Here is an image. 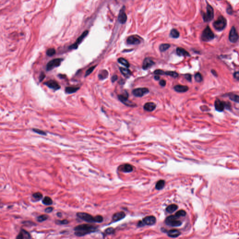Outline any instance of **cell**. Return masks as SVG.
Here are the masks:
<instances>
[{
    "instance_id": "obj_1",
    "label": "cell",
    "mask_w": 239,
    "mask_h": 239,
    "mask_svg": "<svg viewBox=\"0 0 239 239\" xmlns=\"http://www.w3.org/2000/svg\"><path fill=\"white\" fill-rule=\"evenodd\" d=\"M97 229V227L90 224H82L75 227V234L77 236L81 237L86 234L95 232Z\"/></svg>"
},
{
    "instance_id": "obj_2",
    "label": "cell",
    "mask_w": 239,
    "mask_h": 239,
    "mask_svg": "<svg viewBox=\"0 0 239 239\" xmlns=\"http://www.w3.org/2000/svg\"><path fill=\"white\" fill-rule=\"evenodd\" d=\"M227 24V20L222 15H220L218 19L214 21L213 26L218 31H221L225 28Z\"/></svg>"
},
{
    "instance_id": "obj_3",
    "label": "cell",
    "mask_w": 239,
    "mask_h": 239,
    "mask_svg": "<svg viewBox=\"0 0 239 239\" xmlns=\"http://www.w3.org/2000/svg\"><path fill=\"white\" fill-rule=\"evenodd\" d=\"M214 32L209 27V26H207L202 32L201 39L204 42H208L214 39Z\"/></svg>"
},
{
    "instance_id": "obj_4",
    "label": "cell",
    "mask_w": 239,
    "mask_h": 239,
    "mask_svg": "<svg viewBox=\"0 0 239 239\" xmlns=\"http://www.w3.org/2000/svg\"><path fill=\"white\" fill-rule=\"evenodd\" d=\"M214 18V10L213 7L207 4L206 7V12L203 15V18L205 22H208Z\"/></svg>"
},
{
    "instance_id": "obj_5",
    "label": "cell",
    "mask_w": 239,
    "mask_h": 239,
    "mask_svg": "<svg viewBox=\"0 0 239 239\" xmlns=\"http://www.w3.org/2000/svg\"><path fill=\"white\" fill-rule=\"evenodd\" d=\"M165 223L171 227H179L181 225L182 222L178 220V218L175 215H171L168 217L165 220Z\"/></svg>"
},
{
    "instance_id": "obj_6",
    "label": "cell",
    "mask_w": 239,
    "mask_h": 239,
    "mask_svg": "<svg viewBox=\"0 0 239 239\" xmlns=\"http://www.w3.org/2000/svg\"><path fill=\"white\" fill-rule=\"evenodd\" d=\"M63 60V59L60 58L50 60L46 65V69L47 71H50L54 69L55 67L59 66Z\"/></svg>"
},
{
    "instance_id": "obj_7",
    "label": "cell",
    "mask_w": 239,
    "mask_h": 239,
    "mask_svg": "<svg viewBox=\"0 0 239 239\" xmlns=\"http://www.w3.org/2000/svg\"><path fill=\"white\" fill-rule=\"evenodd\" d=\"M77 216L80 219H82L85 221L90 223L95 222V217L92 216L91 215L85 213H78Z\"/></svg>"
},
{
    "instance_id": "obj_8",
    "label": "cell",
    "mask_w": 239,
    "mask_h": 239,
    "mask_svg": "<svg viewBox=\"0 0 239 239\" xmlns=\"http://www.w3.org/2000/svg\"><path fill=\"white\" fill-rule=\"evenodd\" d=\"M88 33V30H85V31L78 38V39L76 40V42L73 44V45H72L69 47V49L72 50V49H76L78 48V45H79L81 43L82 40L85 38V37L87 35Z\"/></svg>"
},
{
    "instance_id": "obj_9",
    "label": "cell",
    "mask_w": 239,
    "mask_h": 239,
    "mask_svg": "<svg viewBox=\"0 0 239 239\" xmlns=\"http://www.w3.org/2000/svg\"><path fill=\"white\" fill-rule=\"evenodd\" d=\"M214 107L216 110L219 112H222L224 110L225 108H228L230 106H228L227 103L222 101L220 100H216L214 102Z\"/></svg>"
},
{
    "instance_id": "obj_10",
    "label": "cell",
    "mask_w": 239,
    "mask_h": 239,
    "mask_svg": "<svg viewBox=\"0 0 239 239\" xmlns=\"http://www.w3.org/2000/svg\"><path fill=\"white\" fill-rule=\"evenodd\" d=\"M149 92V90L147 88H138L134 89L132 91V94L135 96L142 97Z\"/></svg>"
},
{
    "instance_id": "obj_11",
    "label": "cell",
    "mask_w": 239,
    "mask_h": 239,
    "mask_svg": "<svg viewBox=\"0 0 239 239\" xmlns=\"http://www.w3.org/2000/svg\"><path fill=\"white\" fill-rule=\"evenodd\" d=\"M239 35L234 26L232 27L229 32V39L232 43H235L239 39Z\"/></svg>"
},
{
    "instance_id": "obj_12",
    "label": "cell",
    "mask_w": 239,
    "mask_h": 239,
    "mask_svg": "<svg viewBox=\"0 0 239 239\" xmlns=\"http://www.w3.org/2000/svg\"><path fill=\"white\" fill-rule=\"evenodd\" d=\"M118 98L121 102H122L123 104L127 106H131V107H133L134 106H135V105L134 104L133 102L130 101V100H128V95L127 93H126L125 94H123V95H118Z\"/></svg>"
},
{
    "instance_id": "obj_13",
    "label": "cell",
    "mask_w": 239,
    "mask_h": 239,
    "mask_svg": "<svg viewBox=\"0 0 239 239\" xmlns=\"http://www.w3.org/2000/svg\"><path fill=\"white\" fill-rule=\"evenodd\" d=\"M45 85H46L48 87L52 89L57 90L60 88V86L58 84V83L53 80H50L45 83Z\"/></svg>"
},
{
    "instance_id": "obj_14",
    "label": "cell",
    "mask_w": 239,
    "mask_h": 239,
    "mask_svg": "<svg viewBox=\"0 0 239 239\" xmlns=\"http://www.w3.org/2000/svg\"><path fill=\"white\" fill-rule=\"evenodd\" d=\"M127 43L128 44L130 45H139L141 43V40L139 38L137 37L136 36H131L128 38Z\"/></svg>"
},
{
    "instance_id": "obj_15",
    "label": "cell",
    "mask_w": 239,
    "mask_h": 239,
    "mask_svg": "<svg viewBox=\"0 0 239 239\" xmlns=\"http://www.w3.org/2000/svg\"><path fill=\"white\" fill-rule=\"evenodd\" d=\"M124 9V7H123L120 10L118 16V20L121 24H125L127 20V16L125 12Z\"/></svg>"
},
{
    "instance_id": "obj_16",
    "label": "cell",
    "mask_w": 239,
    "mask_h": 239,
    "mask_svg": "<svg viewBox=\"0 0 239 239\" xmlns=\"http://www.w3.org/2000/svg\"><path fill=\"white\" fill-rule=\"evenodd\" d=\"M143 222L145 225H146L148 226H151L155 223L156 218L153 216H149L144 218L143 220Z\"/></svg>"
},
{
    "instance_id": "obj_17",
    "label": "cell",
    "mask_w": 239,
    "mask_h": 239,
    "mask_svg": "<svg viewBox=\"0 0 239 239\" xmlns=\"http://www.w3.org/2000/svg\"><path fill=\"white\" fill-rule=\"evenodd\" d=\"M155 64L154 62L149 58H146L145 59L143 62V68L144 70H147L149 69V68L151 67L153 65Z\"/></svg>"
},
{
    "instance_id": "obj_18",
    "label": "cell",
    "mask_w": 239,
    "mask_h": 239,
    "mask_svg": "<svg viewBox=\"0 0 239 239\" xmlns=\"http://www.w3.org/2000/svg\"><path fill=\"white\" fill-rule=\"evenodd\" d=\"M119 169L124 172H131L133 170V166L130 164H124L120 166Z\"/></svg>"
},
{
    "instance_id": "obj_19",
    "label": "cell",
    "mask_w": 239,
    "mask_h": 239,
    "mask_svg": "<svg viewBox=\"0 0 239 239\" xmlns=\"http://www.w3.org/2000/svg\"><path fill=\"white\" fill-rule=\"evenodd\" d=\"M125 217V214L124 212H120L115 213L113 216V220L114 221H118L121 219H123Z\"/></svg>"
},
{
    "instance_id": "obj_20",
    "label": "cell",
    "mask_w": 239,
    "mask_h": 239,
    "mask_svg": "<svg viewBox=\"0 0 239 239\" xmlns=\"http://www.w3.org/2000/svg\"><path fill=\"white\" fill-rule=\"evenodd\" d=\"M174 88L176 92L179 93H184L187 92L189 89L188 86L182 85H177L175 86Z\"/></svg>"
},
{
    "instance_id": "obj_21",
    "label": "cell",
    "mask_w": 239,
    "mask_h": 239,
    "mask_svg": "<svg viewBox=\"0 0 239 239\" xmlns=\"http://www.w3.org/2000/svg\"><path fill=\"white\" fill-rule=\"evenodd\" d=\"M156 105L153 102H148L144 105L143 108L146 111L151 112L155 108Z\"/></svg>"
},
{
    "instance_id": "obj_22",
    "label": "cell",
    "mask_w": 239,
    "mask_h": 239,
    "mask_svg": "<svg viewBox=\"0 0 239 239\" xmlns=\"http://www.w3.org/2000/svg\"><path fill=\"white\" fill-rule=\"evenodd\" d=\"M176 52L177 54L179 56H184V57H190V55L188 52H187L184 49L182 48L179 47L177 49Z\"/></svg>"
},
{
    "instance_id": "obj_23",
    "label": "cell",
    "mask_w": 239,
    "mask_h": 239,
    "mask_svg": "<svg viewBox=\"0 0 239 239\" xmlns=\"http://www.w3.org/2000/svg\"><path fill=\"white\" fill-rule=\"evenodd\" d=\"M180 234H181V233L179 232V231L177 230V229H172V230H169L167 233L168 235L171 238L177 237L179 236V235Z\"/></svg>"
},
{
    "instance_id": "obj_24",
    "label": "cell",
    "mask_w": 239,
    "mask_h": 239,
    "mask_svg": "<svg viewBox=\"0 0 239 239\" xmlns=\"http://www.w3.org/2000/svg\"><path fill=\"white\" fill-rule=\"evenodd\" d=\"M120 71L121 73L125 77H126L127 78L130 77V76H131V71L129 69H127V68H125L120 67Z\"/></svg>"
},
{
    "instance_id": "obj_25",
    "label": "cell",
    "mask_w": 239,
    "mask_h": 239,
    "mask_svg": "<svg viewBox=\"0 0 239 239\" xmlns=\"http://www.w3.org/2000/svg\"><path fill=\"white\" fill-rule=\"evenodd\" d=\"M80 89L79 87H73V86H70V87H66L65 88V92L67 94H72L75 92H77L78 90Z\"/></svg>"
},
{
    "instance_id": "obj_26",
    "label": "cell",
    "mask_w": 239,
    "mask_h": 239,
    "mask_svg": "<svg viewBox=\"0 0 239 239\" xmlns=\"http://www.w3.org/2000/svg\"><path fill=\"white\" fill-rule=\"evenodd\" d=\"M178 208L177 205L175 204H170L168 206L166 209V210L167 212L169 213H172L174 212L176 210H177Z\"/></svg>"
},
{
    "instance_id": "obj_27",
    "label": "cell",
    "mask_w": 239,
    "mask_h": 239,
    "mask_svg": "<svg viewBox=\"0 0 239 239\" xmlns=\"http://www.w3.org/2000/svg\"><path fill=\"white\" fill-rule=\"evenodd\" d=\"M108 76V73L106 70H102L100 72L98 77L100 80H103L106 79Z\"/></svg>"
},
{
    "instance_id": "obj_28",
    "label": "cell",
    "mask_w": 239,
    "mask_h": 239,
    "mask_svg": "<svg viewBox=\"0 0 239 239\" xmlns=\"http://www.w3.org/2000/svg\"><path fill=\"white\" fill-rule=\"evenodd\" d=\"M165 181L163 180H160L158 181L155 185V188L158 190H162L164 187L165 185Z\"/></svg>"
},
{
    "instance_id": "obj_29",
    "label": "cell",
    "mask_w": 239,
    "mask_h": 239,
    "mask_svg": "<svg viewBox=\"0 0 239 239\" xmlns=\"http://www.w3.org/2000/svg\"><path fill=\"white\" fill-rule=\"evenodd\" d=\"M42 202L44 204L47 205H50L52 204V200L48 196H46L42 200Z\"/></svg>"
},
{
    "instance_id": "obj_30",
    "label": "cell",
    "mask_w": 239,
    "mask_h": 239,
    "mask_svg": "<svg viewBox=\"0 0 239 239\" xmlns=\"http://www.w3.org/2000/svg\"><path fill=\"white\" fill-rule=\"evenodd\" d=\"M118 61L119 62V63H120V64H121L124 65L125 66L127 67V68H128V67H130V63H129V62L127 60H125L124 58H119L118 60Z\"/></svg>"
},
{
    "instance_id": "obj_31",
    "label": "cell",
    "mask_w": 239,
    "mask_h": 239,
    "mask_svg": "<svg viewBox=\"0 0 239 239\" xmlns=\"http://www.w3.org/2000/svg\"><path fill=\"white\" fill-rule=\"evenodd\" d=\"M170 36L174 38H178L179 36V32L176 29H172L170 31Z\"/></svg>"
},
{
    "instance_id": "obj_32",
    "label": "cell",
    "mask_w": 239,
    "mask_h": 239,
    "mask_svg": "<svg viewBox=\"0 0 239 239\" xmlns=\"http://www.w3.org/2000/svg\"><path fill=\"white\" fill-rule=\"evenodd\" d=\"M48 218H49V216L47 215L43 214V215H40V216L37 217V221H38L39 222H43L45 220H47L48 219Z\"/></svg>"
},
{
    "instance_id": "obj_33",
    "label": "cell",
    "mask_w": 239,
    "mask_h": 239,
    "mask_svg": "<svg viewBox=\"0 0 239 239\" xmlns=\"http://www.w3.org/2000/svg\"><path fill=\"white\" fill-rule=\"evenodd\" d=\"M170 45L168 44H162V45H160V46H159L160 50L162 52L165 51V50H168L170 47Z\"/></svg>"
},
{
    "instance_id": "obj_34",
    "label": "cell",
    "mask_w": 239,
    "mask_h": 239,
    "mask_svg": "<svg viewBox=\"0 0 239 239\" xmlns=\"http://www.w3.org/2000/svg\"><path fill=\"white\" fill-rule=\"evenodd\" d=\"M229 98L232 101L239 103V96L238 95H229Z\"/></svg>"
},
{
    "instance_id": "obj_35",
    "label": "cell",
    "mask_w": 239,
    "mask_h": 239,
    "mask_svg": "<svg viewBox=\"0 0 239 239\" xmlns=\"http://www.w3.org/2000/svg\"><path fill=\"white\" fill-rule=\"evenodd\" d=\"M175 216L178 218H179L180 217H184L186 215V212L183 210H181L178 211L176 214H175Z\"/></svg>"
},
{
    "instance_id": "obj_36",
    "label": "cell",
    "mask_w": 239,
    "mask_h": 239,
    "mask_svg": "<svg viewBox=\"0 0 239 239\" xmlns=\"http://www.w3.org/2000/svg\"><path fill=\"white\" fill-rule=\"evenodd\" d=\"M165 75L170 76L172 77L173 78H177L179 76V74L177 72H173V71H168V72H165Z\"/></svg>"
},
{
    "instance_id": "obj_37",
    "label": "cell",
    "mask_w": 239,
    "mask_h": 239,
    "mask_svg": "<svg viewBox=\"0 0 239 239\" xmlns=\"http://www.w3.org/2000/svg\"><path fill=\"white\" fill-rule=\"evenodd\" d=\"M194 78H195V80H196V81H197V82H200L202 81V80H203L202 75L199 72H198L195 75Z\"/></svg>"
},
{
    "instance_id": "obj_38",
    "label": "cell",
    "mask_w": 239,
    "mask_h": 239,
    "mask_svg": "<svg viewBox=\"0 0 239 239\" xmlns=\"http://www.w3.org/2000/svg\"><path fill=\"white\" fill-rule=\"evenodd\" d=\"M55 53H56V50L53 48H50L46 51V54L50 57L55 55Z\"/></svg>"
},
{
    "instance_id": "obj_39",
    "label": "cell",
    "mask_w": 239,
    "mask_h": 239,
    "mask_svg": "<svg viewBox=\"0 0 239 239\" xmlns=\"http://www.w3.org/2000/svg\"><path fill=\"white\" fill-rule=\"evenodd\" d=\"M33 197L35 199H37V200H40V199H41L43 197V195L40 193V192H36L35 193L33 194Z\"/></svg>"
},
{
    "instance_id": "obj_40",
    "label": "cell",
    "mask_w": 239,
    "mask_h": 239,
    "mask_svg": "<svg viewBox=\"0 0 239 239\" xmlns=\"http://www.w3.org/2000/svg\"><path fill=\"white\" fill-rule=\"evenodd\" d=\"M68 223L69 221L66 219L62 220H58L55 221V223L57 225H66V224H68Z\"/></svg>"
},
{
    "instance_id": "obj_41",
    "label": "cell",
    "mask_w": 239,
    "mask_h": 239,
    "mask_svg": "<svg viewBox=\"0 0 239 239\" xmlns=\"http://www.w3.org/2000/svg\"><path fill=\"white\" fill-rule=\"evenodd\" d=\"M95 67H96V65L92 66L91 67H90L88 70H87L86 72V73L85 74V77H86V76H87L89 75L90 74L93 72V71L95 69Z\"/></svg>"
},
{
    "instance_id": "obj_42",
    "label": "cell",
    "mask_w": 239,
    "mask_h": 239,
    "mask_svg": "<svg viewBox=\"0 0 239 239\" xmlns=\"http://www.w3.org/2000/svg\"><path fill=\"white\" fill-rule=\"evenodd\" d=\"M95 222L96 223H101L103 221V218L101 215H97L95 217Z\"/></svg>"
},
{
    "instance_id": "obj_43",
    "label": "cell",
    "mask_w": 239,
    "mask_h": 239,
    "mask_svg": "<svg viewBox=\"0 0 239 239\" xmlns=\"http://www.w3.org/2000/svg\"><path fill=\"white\" fill-rule=\"evenodd\" d=\"M105 233L107 234H113L115 233V229L112 227L108 228L105 230Z\"/></svg>"
},
{
    "instance_id": "obj_44",
    "label": "cell",
    "mask_w": 239,
    "mask_h": 239,
    "mask_svg": "<svg viewBox=\"0 0 239 239\" xmlns=\"http://www.w3.org/2000/svg\"><path fill=\"white\" fill-rule=\"evenodd\" d=\"M22 233L24 234V238H26V239H30V235L29 234V233L28 232H27L26 231H25V230H24V229H22Z\"/></svg>"
},
{
    "instance_id": "obj_45",
    "label": "cell",
    "mask_w": 239,
    "mask_h": 239,
    "mask_svg": "<svg viewBox=\"0 0 239 239\" xmlns=\"http://www.w3.org/2000/svg\"><path fill=\"white\" fill-rule=\"evenodd\" d=\"M155 74L156 75H163L165 74V72L164 71L161 70H156L154 72Z\"/></svg>"
},
{
    "instance_id": "obj_46",
    "label": "cell",
    "mask_w": 239,
    "mask_h": 239,
    "mask_svg": "<svg viewBox=\"0 0 239 239\" xmlns=\"http://www.w3.org/2000/svg\"><path fill=\"white\" fill-rule=\"evenodd\" d=\"M33 131H35L36 133H37L38 134H42V135H45L46 134V133L45 132L41 130H38V129H34L33 130Z\"/></svg>"
},
{
    "instance_id": "obj_47",
    "label": "cell",
    "mask_w": 239,
    "mask_h": 239,
    "mask_svg": "<svg viewBox=\"0 0 239 239\" xmlns=\"http://www.w3.org/2000/svg\"><path fill=\"white\" fill-rule=\"evenodd\" d=\"M24 234L22 233V232L21 231L20 233L18 234V235L17 236V237L16 238V239H24Z\"/></svg>"
},
{
    "instance_id": "obj_48",
    "label": "cell",
    "mask_w": 239,
    "mask_h": 239,
    "mask_svg": "<svg viewBox=\"0 0 239 239\" xmlns=\"http://www.w3.org/2000/svg\"><path fill=\"white\" fill-rule=\"evenodd\" d=\"M53 207H48L45 209V212L46 213H50L53 211Z\"/></svg>"
},
{
    "instance_id": "obj_49",
    "label": "cell",
    "mask_w": 239,
    "mask_h": 239,
    "mask_svg": "<svg viewBox=\"0 0 239 239\" xmlns=\"http://www.w3.org/2000/svg\"><path fill=\"white\" fill-rule=\"evenodd\" d=\"M184 77L185 78L188 80L189 81H191V76L190 74H187L185 75L184 76Z\"/></svg>"
},
{
    "instance_id": "obj_50",
    "label": "cell",
    "mask_w": 239,
    "mask_h": 239,
    "mask_svg": "<svg viewBox=\"0 0 239 239\" xmlns=\"http://www.w3.org/2000/svg\"><path fill=\"white\" fill-rule=\"evenodd\" d=\"M45 77V73L44 72H42L41 73L40 76H39V81H40V82L42 81L44 79Z\"/></svg>"
},
{
    "instance_id": "obj_51",
    "label": "cell",
    "mask_w": 239,
    "mask_h": 239,
    "mask_svg": "<svg viewBox=\"0 0 239 239\" xmlns=\"http://www.w3.org/2000/svg\"><path fill=\"white\" fill-rule=\"evenodd\" d=\"M234 77L235 79L239 80V72H235L234 74Z\"/></svg>"
},
{
    "instance_id": "obj_52",
    "label": "cell",
    "mask_w": 239,
    "mask_h": 239,
    "mask_svg": "<svg viewBox=\"0 0 239 239\" xmlns=\"http://www.w3.org/2000/svg\"><path fill=\"white\" fill-rule=\"evenodd\" d=\"M166 83L165 80H161L159 82L160 85L162 86H164L166 85Z\"/></svg>"
},
{
    "instance_id": "obj_53",
    "label": "cell",
    "mask_w": 239,
    "mask_h": 239,
    "mask_svg": "<svg viewBox=\"0 0 239 239\" xmlns=\"http://www.w3.org/2000/svg\"><path fill=\"white\" fill-rule=\"evenodd\" d=\"M117 79H118V77H117V76H116V75H114V76H113L112 77V79H111V80H112V81L113 82H114L116 80H117Z\"/></svg>"
},
{
    "instance_id": "obj_54",
    "label": "cell",
    "mask_w": 239,
    "mask_h": 239,
    "mask_svg": "<svg viewBox=\"0 0 239 239\" xmlns=\"http://www.w3.org/2000/svg\"><path fill=\"white\" fill-rule=\"evenodd\" d=\"M138 226L140 227H143L144 226H145V224H144V223L143 221H141L139 222V223L138 224Z\"/></svg>"
},
{
    "instance_id": "obj_55",
    "label": "cell",
    "mask_w": 239,
    "mask_h": 239,
    "mask_svg": "<svg viewBox=\"0 0 239 239\" xmlns=\"http://www.w3.org/2000/svg\"><path fill=\"white\" fill-rule=\"evenodd\" d=\"M154 78L155 80H159L160 79L159 76H158V75H156V76H155Z\"/></svg>"
},
{
    "instance_id": "obj_56",
    "label": "cell",
    "mask_w": 239,
    "mask_h": 239,
    "mask_svg": "<svg viewBox=\"0 0 239 239\" xmlns=\"http://www.w3.org/2000/svg\"><path fill=\"white\" fill-rule=\"evenodd\" d=\"M59 76L60 77V78H63H63H64L65 77H66V76H65V75L63 74H59Z\"/></svg>"
},
{
    "instance_id": "obj_57",
    "label": "cell",
    "mask_w": 239,
    "mask_h": 239,
    "mask_svg": "<svg viewBox=\"0 0 239 239\" xmlns=\"http://www.w3.org/2000/svg\"><path fill=\"white\" fill-rule=\"evenodd\" d=\"M212 72L213 73V75H215V76H217V75H217V73L216 72H215V71H214V70H212Z\"/></svg>"
},
{
    "instance_id": "obj_58",
    "label": "cell",
    "mask_w": 239,
    "mask_h": 239,
    "mask_svg": "<svg viewBox=\"0 0 239 239\" xmlns=\"http://www.w3.org/2000/svg\"><path fill=\"white\" fill-rule=\"evenodd\" d=\"M62 214L61 213H58L57 214V216L59 217H62Z\"/></svg>"
}]
</instances>
